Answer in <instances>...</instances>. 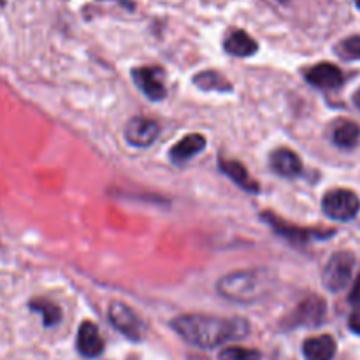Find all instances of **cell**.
Wrapping results in <instances>:
<instances>
[{
  "mask_svg": "<svg viewBox=\"0 0 360 360\" xmlns=\"http://www.w3.org/2000/svg\"><path fill=\"white\" fill-rule=\"evenodd\" d=\"M172 329L186 341L199 348H217L229 341L248 336L250 323L238 316H214L202 313H188L172 320Z\"/></svg>",
  "mask_w": 360,
  "mask_h": 360,
  "instance_id": "1",
  "label": "cell"
},
{
  "mask_svg": "<svg viewBox=\"0 0 360 360\" xmlns=\"http://www.w3.org/2000/svg\"><path fill=\"white\" fill-rule=\"evenodd\" d=\"M271 278L266 271H234L218 281L217 288L221 297L234 302H255L269 290Z\"/></svg>",
  "mask_w": 360,
  "mask_h": 360,
  "instance_id": "2",
  "label": "cell"
},
{
  "mask_svg": "<svg viewBox=\"0 0 360 360\" xmlns=\"http://www.w3.org/2000/svg\"><path fill=\"white\" fill-rule=\"evenodd\" d=\"M323 213L336 221L354 220L360 211V200L352 190L336 188L326 193L322 200Z\"/></svg>",
  "mask_w": 360,
  "mask_h": 360,
  "instance_id": "3",
  "label": "cell"
},
{
  "mask_svg": "<svg viewBox=\"0 0 360 360\" xmlns=\"http://www.w3.org/2000/svg\"><path fill=\"white\" fill-rule=\"evenodd\" d=\"M355 267V257L350 252H338L327 262L323 269V285L330 292H341L352 280Z\"/></svg>",
  "mask_w": 360,
  "mask_h": 360,
  "instance_id": "4",
  "label": "cell"
},
{
  "mask_svg": "<svg viewBox=\"0 0 360 360\" xmlns=\"http://www.w3.org/2000/svg\"><path fill=\"white\" fill-rule=\"evenodd\" d=\"M108 319L112 323L118 333H122L123 336H127L129 340H141L144 334V323L141 322L139 316L132 311V308H129L123 302L115 301L109 304L108 309Z\"/></svg>",
  "mask_w": 360,
  "mask_h": 360,
  "instance_id": "5",
  "label": "cell"
},
{
  "mask_svg": "<svg viewBox=\"0 0 360 360\" xmlns=\"http://www.w3.org/2000/svg\"><path fill=\"white\" fill-rule=\"evenodd\" d=\"M260 217H262V220H266L267 224H269L271 227L278 232V234L283 236V238H287V239H290V241H294V243H306V241H309V239H327L329 236L334 234L333 229H329V231H320V229L295 227V225L283 221L280 217H276L274 213H271V211H266V213H262Z\"/></svg>",
  "mask_w": 360,
  "mask_h": 360,
  "instance_id": "6",
  "label": "cell"
},
{
  "mask_svg": "<svg viewBox=\"0 0 360 360\" xmlns=\"http://www.w3.org/2000/svg\"><path fill=\"white\" fill-rule=\"evenodd\" d=\"M326 313H327L326 301H323L322 297H319V295H309V297H306L304 301L295 308V311L292 313L290 319H288L287 322L290 327H299V326L316 327L323 323V320H326Z\"/></svg>",
  "mask_w": 360,
  "mask_h": 360,
  "instance_id": "7",
  "label": "cell"
},
{
  "mask_svg": "<svg viewBox=\"0 0 360 360\" xmlns=\"http://www.w3.org/2000/svg\"><path fill=\"white\" fill-rule=\"evenodd\" d=\"M162 77L164 72L158 67H137L132 70L134 83L150 101H162L167 94Z\"/></svg>",
  "mask_w": 360,
  "mask_h": 360,
  "instance_id": "8",
  "label": "cell"
},
{
  "mask_svg": "<svg viewBox=\"0 0 360 360\" xmlns=\"http://www.w3.org/2000/svg\"><path fill=\"white\" fill-rule=\"evenodd\" d=\"M160 134V127L155 120L144 118V116H136L130 120L125 127V137L132 146L146 148L157 141Z\"/></svg>",
  "mask_w": 360,
  "mask_h": 360,
  "instance_id": "9",
  "label": "cell"
},
{
  "mask_svg": "<svg viewBox=\"0 0 360 360\" xmlns=\"http://www.w3.org/2000/svg\"><path fill=\"white\" fill-rule=\"evenodd\" d=\"M306 79H308V83H311L313 86L316 88H322V90H334V88H340L341 84H343L345 76L338 65L329 62H322L313 65L311 69H308Z\"/></svg>",
  "mask_w": 360,
  "mask_h": 360,
  "instance_id": "10",
  "label": "cell"
},
{
  "mask_svg": "<svg viewBox=\"0 0 360 360\" xmlns=\"http://www.w3.org/2000/svg\"><path fill=\"white\" fill-rule=\"evenodd\" d=\"M77 352L86 359H95L104 352V340L98 333L97 326L91 322H83L77 329Z\"/></svg>",
  "mask_w": 360,
  "mask_h": 360,
  "instance_id": "11",
  "label": "cell"
},
{
  "mask_svg": "<svg viewBox=\"0 0 360 360\" xmlns=\"http://www.w3.org/2000/svg\"><path fill=\"white\" fill-rule=\"evenodd\" d=\"M218 167H220V171L224 172L227 178H231L236 185L241 186V188L246 190V192H250V193L260 192L259 183H257L255 179L250 176V172L246 171V167L241 164V162L220 158V160H218Z\"/></svg>",
  "mask_w": 360,
  "mask_h": 360,
  "instance_id": "12",
  "label": "cell"
},
{
  "mask_svg": "<svg viewBox=\"0 0 360 360\" xmlns=\"http://www.w3.org/2000/svg\"><path fill=\"white\" fill-rule=\"evenodd\" d=\"M271 167L283 178H295L297 174H301L302 162L295 151L288 150V148H280L271 155Z\"/></svg>",
  "mask_w": 360,
  "mask_h": 360,
  "instance_id": "13",
  "label": "cell"
},
{
  "mask_svg": "<svg viewBox=\"0 0 360 360\" xmlns=\"http://www.w3.org/2000/svg\"><path fill=\"white\" fill-rule=\"evenodd\" d=\"M336 341L329 334L309 338L302 345V354L306 360H333L336 355Z\"/></svg>",
  "mask_w": 360,
  "mask_h": 360,
  "instance_id": "14",
  "label": "cell"
},
{
  "mask_svg": "<svg viewBox=\"0 0 360 360\" xmlns=\"http://www.w3.org/2000/svg\"><path fill=\"white\" fill-rule=\"evenodd\" d=\"M204 148H206V137L200 136V134H190L171 148V160L174 164H183L188 158L200 153Z\"/></svg>",
  "mask_w": 360,
  "mask_h": 360,
  "instance_id": "15",
  "label": "cell"
},
{
  "mask_svg": "<svg viewBox=\"0 0 360 360\" xmlns=\"http://www.w3.org/2000/svg\"><path fill=\"white\" fill-rule=\"evenodd\" d=\"M224 48L232 56H252L259 49V44L245 30H234L227 35V39L224 42Z\"/></svg>",
  "mask_w": 360,
  "mask_h": 360,
  "instance_id": "16",
  "label": "cell"
},
{
  "mask_svg": "<svg viewBox=\"0 0 360 360\" xmlns=\"http://www.w3.org/2000/svg\"><path fill=\"white\" fill-rule=\"evenodd\" d=\"M360 139V127L355 122H350V120H341L333 130V141L340 148H345V150H350L355 144L359 143Z\"/></svg>",
  "mask_w": 360,
  "mask_h": 360,
  "instance_id": "17",
  "label": "cell"
},
{
  "mask_svg": "<svg viewBox=\"0 0 360 360\" xmlns=\"http://www.w3.org/2000/svg\"><path fill=\"white\" fill-rule=\"evenodd\" d=\"M193 84L199 86L200 90L206 91H231L232 84L225 76H221L217 70H202V72L193 76Z\"/></svg>",
  "mask_w": 360,
  "mask_h": 360,
  "instance_id": "18",
  "label": "cell"
},
{
  "mask_svg": "<svg viewBox=\"0 0 360 360\" xmlns=\"http://www.w3.org/2000/svg\"><path fill=\"white\" fill-rule=\"evenodd\" d=\"M30 309L32 311L41 313L42 322H44L46 327L55 326V323H58L60 319H62L60 308L55 302L49 301V299H34V301H30Z\"/></svg>",
  "mask_w": 360,
  "mask_h": 360,
  "instance_id": "19",
  "label": "cell"
},
{
  "mask_svg": "<svg viewBox=\"0 0 360 360\" xmlns=\"http://www.w3.org/2000/svg\"><path fill=\"white\" fill-rule=\"evenodd\" d=\"M220 360H260L262 355L257 350H250V348H241V347H231L221 350V354L218 355Z\"/></svg>",
  "mask_w": 360,
  "mask_h": 360,
  "instance_id": "20",
  "label": "cell"
},
{
  "mask_svg": "<svg viewBox=\"0 0 360 360\" xmlns=\"http://www.w3.org/2000/svg\"><path fill=\"white\" fill-rule=\"evenodd\" d=\"M338 53L347 60H360V35H352L341 41L338 46Z\"/></svg>",
  "mask_w": 360,
  "mask_h": 360,
  "instance_id": "21",
  "label": "cell"
},
{
  "mask_svg": "<svg viewBox=\"0 0 360 360\" xmlns=\"http://www.w3.org/2000/svg\"><path fill=\"white\" fill-rule=\"evenodd\" d=\"M348 326H350L352 333L359 334L360 336V302L355 304V308L352 309L350 319H348Z\"/></svg>",
  "mask_w": 360,
  "mask_h": 360,
  "instance_id": "22",
  "label": "cell"
},
{
  "mask_svg": "<svg viewBox=\"0 0 360 360\" xmlns=\"http://www.w3.org/2000/svg\"><path fill=\"white\" fill-rule=\"evenodd\" d=\"M350 302H355V304H357V302H360V274H359V278H357V280H355V285H354V288H352V294H350Z\"/></svg>",
  "mask_w": 360,
  "mask_h": 360,
  "instance_id": "23",
  "label": "cell"
},
{
  "mask_svg": "<svg viewBox=\"0 0 360 360\" xmlns=\"http://www.w3.org/2000/svg\"><path fill=\"white\" fill-rule=\"evenodd\" d=\"M354 102H355V105L360 109V88L357 90V94L354 95Z\"/></svg>",
  "mask_w": 360,
  "mask_h": 360,
  "instance_id": "24",
  "label": "cell"
},
{
  "mask_svg": "<svg viewBox=\"0 0 360 360\" xmlns=\"http://www.w3.org/2000/svg\"><path fill=\"white\" fill-rule=\"evenodd\" d=\"M354 2H355V6H357L359 9H360V0H354Z\"/></svg>",
  "mask_w": 360,
  "mask_h": 360,
  "instance_id": "25",
  "label": "cell"
},
{
  "mask_svg": "<svg viewBox=\"0 0 360 360\" xmlns=\"http://www.w3.org/2000/svg\"><path fill=\"white\" fill-rule=\"evenodd\" d=\"M280 2H283V4H287V2H288V0H280Z\"/></svg>",
  "mask_w": 360,
  "mask_h": 360,
  "instance_id": "26",
  "label": "cell"
}]
</instances>
